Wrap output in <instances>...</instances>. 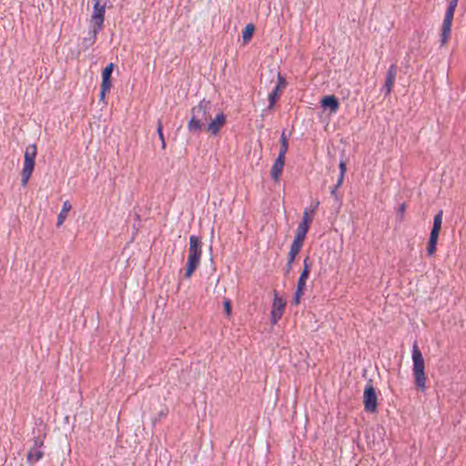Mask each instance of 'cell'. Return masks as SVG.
Segmentation results:
<instances>
[{
  "label": "cell",
  "instance_id": "cell-1",
  "mask_svg": "<svg viewBox=\"0 0 466 466\" xmlns=\"http://www.w3.org/2000/svg\"><path fill=\"white\" fill-rule=\"evenodd\" d=\"M319 204L320 203L318 201L316 203H313L310 207L305 208V210H304L302 220H301L299 227L297 229L295 236H294L291 249H290V253L288 255V260H287V264H286V273H289L291 271V267L294 264L297 256L300 254L301 251H302L308 232H309L311 226L313 224V219H314L316 211L318 209Z\"/></svg>",
  "mask_w": 466,
  "mask_h": 466
},
{
  "label": "cell",
  "instance_id": "cell-2",
  "mask_svg": "<svg viewBox=\"0 0 466 466\" xmlns=\"http://www.w3.org/2000/svg\"><path fill=\"white\" fill-rule=\"evenodd\" d=\"M411 360H412V369L414 383L417 388L422 393L426 391V373H425V362L422 355V351L418 345L417 341H414L411 350Z\"/></svg>",
  "mask_w": 466,
  "mask_h": 466
},
{
  "label": "cell",
  "instance_id": "cell-3",
  "mask_svg": "<svg viewBox=\"0 0 466 466\" xmlns=\"http://www.w3.org/2000/svg\"><path fill=\"white\" fill-rule=\"evenodd\" d=\"M107 10V1L106 0H95L93 9L90 19V28H89V38L91 43L97 39L102 28L104 26L105 17Z\"/></svg>",
  "mask_w": 466,
  "mask_h": 466
},
{
  "label": "cell",
  "instance_id": "cell-4",
  "mask_svg": "<svg viewBox=\"0 0 466 466\" xmlns=\"http://www.w3.org/2000/svg\"><path fill=\"white\" fill-rule=\"evenodd\" d=\"M202 253V242L200 238L196 235H192L190 240V250H189V257L186 265L187 278H191L193 273L196 271Z\"/></svg>",
  "mask_w": 466,
  "mask_h": 466
},
{
  "label": "cell",
  "instance_id": "cell-5",
  "mask_svg": "<svg viewBox=\"0 0 466 466\" xmlns=\"http://www.w3.org/2000/svg\"><path fill=\"white\" fill-rule=\"evenodd\" d=\"M38 156V146L36 144L28 145L25 151V159L21 172V184L25 188L30 181L34 169L36 166V159Z\"/></svg>",
  "mask_w": 466,
  "mask_h": 466
},
{
  "label": "cell",
  "instance_id": "cell-6",
  "mask_svg": "<svg viewBox=\"0 0 466 466\" xmlns=\"http://www.w3.org/2000/svg\"><path fill=\"white\" fill-rule=\"evenodd\" d=\"M289 148V139L286 136L285 132H282L280 137V148L279 150V155L275 160L274 164L270 170V177L275 182L280 181L282 171L285 166L286 155Z\"/></svg>",
  "mask_w": 466,
  "mask_h": 466
},
{
  "label": "cell",
  "instance_id": "cell-7",
  "mask_svg": "<svg viewBox=\"0 0 466 466\" xmlns=\"http://www.w3.org/2000/svg\"><path fill=\"white\" fill-rule=\"evenodd\" d=\"M443 218H444V211L443 210H440L434 217L433 230L431 231L430 239H429L427 245L428 255H430V256H433V254L436 253L439 235H440L441 229H442V224H443Z\"/></svg>",
  "mask_w": 466,
  "mask_h": 466
},
{
  "label": "cell",
  "instance_id": "cell-8",
  "mask_svg": "<svg viewBox=\"0 0 466 466\" xmlns=\"http://www.w3.org/2000/svg\"><path fill=\"white\" fill-rule=\"evenodd\" d=\"M363 407L369 413H375L378 411V395L372 381L368 382L363 391Z\"/></svg>",
  "mask_w": 466,
  "mask_h": 466
},
{
  "label": "cell",
  "instance_id": "cell-9",
  "mask_svg": "<svg viewBox=\"0 0 466 466\" xmlns=\"http://www.w3.org/2000/svg\"><path fill=\"white\" fill-rule=\"evenodd\" d=\"M286 306H287V300L283 296H281L278 291H274L273 295V302L270 311V324L271 326H275L282 318L283 314L285 313Z\"/></svg>",
  "mask_w": 466,
  "mask_h": 466
},
{
  "label": "cell",
  "instance_id": "cell-10",
  "mask_svg": "<svg viewBox=\"0 0 466 466\" xmlns=\"http://www.w3.org/2000/svg\"><path fill=\"white\" fill-rule=\"evenodd\" d=\"M458 2H459V0H451L449 6H448L447 11H446V15L444 17L443 30H442V45L443 46H445L449 42L451 31H452V25H453V19H454L455 9H456V6L458 5Z\"/></svg>",
  "mask_w": 466,
  "mask_h": 466
},
{
  "label": "cell",
  "instance_id": "cell-11",
  "mask_svg": "<svg viewBox=\"0 0 466 466\" xmlns=\"http://www.w3.org/2000/svg\"><path fill=\"white\" fill-rule=\"evenodd\" d=\"M310 271H311V265L309 263V260L306 259L304 261V266L302 269V273L300 275V278L297 283L296 290L293 296V303L295 306H298L301 302H302V296L304 294V291L306 288V283H307L309 276H310Z\"/></svg>",
  "mask_w": 466,
  "mask_h": 466
},
{
  "label": "cell",
  "instance_id": "cell-12",
  "mask_svg": "<svg viewBox=\"0 0 466 466\" xmlns=\"http://www.w3.org/2000/svg\"><path fill=\"white\" fill-rule=\"evenodd\" d=\"M115 64L110 63V65L105 67L102 71V82L99 91V100L100 102H106L108 95L110 94L112 88V76L115 69Z\"/></svg>",
  "mask_w": 466,
  "mask_h": 466
},
{
  "label": "cell",
  "instance_id": "cell-13",
  "mask_svg": "<svg viewBox=\"0 0 466 466\" xmlns=\"http://www.w3.org/2000/svg\"><path fill=\"white\" fill-rule=\"evenodd\" d=\"M287 86V80L284 77H282L280 73L278 74V81L276 84L274 89L271 91L269 96V110H273L278 103L279 99L282 92L284 91Z\"/></svg>",
  "mask_w": 466,
  "mask_h": 466
},
{
  "label": "cell",
  "instance_id": "cell-14",
  "mask_svg": "<svg viewBox=\"0 0 466 466\" xmlns=\"http://www.w3.org/2000/svg\"><path fill=\"white\" fill-rule=\"evenodd\" d=\"M226 121H227V117L223 112H220L215 117V119H213L212 121L208 123V126H207V131L211 135L216 136V135L219 134V132H221V130L223 129V127L226 124Z\"/></svg>",
  "mask_w": 466,
  "mask_h": 466
},
{
  "label": "cell",
  "instance_id": "cell-15",
  "mask_svg": "<svg viewBox=\"0 0 466 466\" xmlns=\"http://www.w3.org/2000/svg\"><path fill=\"white\" fill-rule=\"evenodd\" d=\"M396 75H397L396 66L392 65L389 68V70L387 72V74H386L385 81H384V89L386 95H389L392 92L394 86H395Z\"/></svg>",
  "mask_w": 466,
  "mask_h": 466
},
{
  "label": "cell",
  "instance_id": "cell-16",
  "mask_svg": "<svg viewBox=\"0 0 466 466\" xmlns=\"http://www.w3.org/2000/svg\"><path fill=\"white\" fill-rule=\"evenodd\" d=\"M321 106L323 109L329 110L331 112H336L339 109L340 102L335 96L330 95V96H325L324 98H323V99L321 100Z\"/></svg>",
  "mask_w": 466,
  "mask_h": 466
},
{
  "label": "cell",
  "instance_id": "cell-17",
  "mask_svg": "<svg viewBox=\"0 0 466 466\" xmlns=\"http://www.w3.org/2000/svg\"><path fill=\"white\" fill-rule=\"evenodd\" d=\"M72 209V204L69 200H66L62 208H61V212L59 214L58 216V219H57V227H61L62 225L64 224V222L66 221L67 218V215L70 212V210Z\"/></svg>",
  "mask_w": 466,
  "mask_h": 466
},
{
  "label": "cell",
  "instance_id": "cell-18",
  "mask_svg": "<svg viewBox=\"0 0 466 466\" xmlns=\"http://www.w3.org/2000/svg\"><path fill=\"white\" fill-rule=\"evenodd\" d=\"M255 30H256V27L253 23H249L244 28L242 32V45L243 46H246L251 42V40L253 39V36L255 34Z\"/></svg>",
  "mask_w": 466,
  "mask_h": 466
},
{
  "label": "cell",
  "instance_id": "cell-19",
  "mask_svg": "<svg viewBox=\"0 0 466 466\" xmlns=\"http://www.w3.org/2000/svg\"><path fill=\"white\" fill-rule=\"evenodd\" d=\"M346 174V164L341 161L340 164V176H339V179L337 181V183L335 184L334 188L333 190L332 193L334 195L336 194V192H338V190L340 189L341 185H342V182H343V180H344V177H345Z\"/></svg>",
  "mask_w": 466,
  "mask_h": 466
},
{
  "label": "cell",
  "instance_id": "cell-20",
  "mask_svg": "<svg viewBox=\"0 0 466 466\" xmlns=\"http://www.w3.org/2000/svg\"><path fill=\"white\" fill-rule=\"evenodd\" d=\"M189 130L191 132H201L203 130L202 122L195 116H193L189 122Z\"/></svg>",
  "mask_w": 466,
  "mask_h": 466
},
{
  "label": "cell",
  "instance_id": "cell-21",
  "mask_svg": "<svg viewBox=\"0 0 466 466\" xmlns=\"http://www.w3.org/2000/svg\"><path fill=\"white\" fill-rule=\"evenodd\" d=\"M157 133L159 135V139L162 144V148H166V140H165L164 132H163V126L161 121H159L158 123V128H157Z\"/></svg>",
  "mask_w": 466,
  "mask_h": 466
},
{
  "label": "cell",
  "instance_id": "cell-22",
  "mask_svg": "<svg viewBox=\"0 0 466 466\" xmlns=\"http://www.w3.org/2000/svg\"><path fill=\"white\" fill-rule=\"evenodd\" d=\"M223 308H224V312L228 316H230L231 313H232V304H231L230 300H225L223 302Z\"/></svg>",
  "mask_w": 466,
  "mask_h": 466
},
{
  "label": "cell",
  "instance_id": "cell-23",
  "mask_svg": "<svg viewBox=\"0 0 466 466\" xmlns=\"http://www.w3.org/2000/svg\"><path fill=\"white\" fill-rule=\"evenodd\" d=\"M406 209H407V203H402L401 205H400L399 209H398V215L403 216L406 212Z\"/></svg>",
  "mask_w": 466,
  "mask_h": 466
}]
</instances>
